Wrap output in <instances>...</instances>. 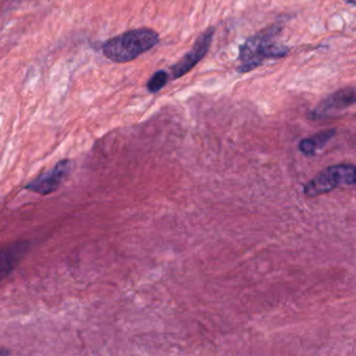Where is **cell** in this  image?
<instances>
[{"instance_id": "6da1fadb", "label": "cell", "mask_w": 356, "mask_h": 356, "mask_svg": "<svg viewBox=\"0 0 356 356\" xmlns=\"http://www.w3.org/2000/svg\"><path fill=\"white\" fill-rule=\"evenodd\" d=\"M281 24H270L249 37L239 47L238 74H247L264 64L266 60L282 59L289 54V47L277 42L276 38L282 31Z\"/></svg>"}, {"instance_id": "7a4b0ae2", "label": "cell", "mask_w": 356, "mask_h": 356, "mask_svg": "<svg viewBox=\"0 0 356 356\" xmlns=\"http://www.w3.org/2000/svg\"><path fill=\"white\" fill-rule=\"evenodd\" d=\"M159 41V34L152 29H135L106 41L102 51L114 63H127L153 49Z\"/></svg>"}, {"instance_id": "3957f363", "label": "cell", "mask_w": 356, "mask_h": 356, "mask_svg": "<svg viewBox=\"0 0 356 356\" xmlns=\"http://www.w3.org/2000/svg\"><path fill=\"white\" fill-rule=\"evenodd\" d=\"M343 185H356L355 164H334L321 170L303 187L307 197H316Z\"/></svg>"}, {"instance_id": "277c9868", "label": "cell", "mask_w": 356, "mask_h": 356, "mask_svg": "<svg viewBox=\"0 0 356 356\" xmlns=\"http://www.w3.org/2000/svg\"><path fill=\"white\" fill-rule=\"evenodd\" d=\"M72 164L65 159L58 162L49 172L39 175L36 179L26 185V189L40 195H49L57 191L67 180L72 172Z\"/></svg>"}, {"instance_id": "5b68a950", "label": "cell", "mask_w": 356, "mask_h": 356, "mask_svg": "<svg viewBox=\"0 0 356 356\" xmlns=\"http://www.w3.org/2000/svg\"><path fill=\"white\" fill-rule=\"evenodd\" d=\"M214 32H216V29L211 26L197 37L193 49L186 55H184V57L176 65L172 66V80L182 78L185 74H188L206 57L210 47H211Z\"/></svg>"}, {"instance_id": "8992f818", "label": "cell", "mask_w": 356, "mask_h": 356, "mask_svg": "<svg viewBox=\"0 0 356 356\" xmlns=\"http://www.w3.org/2000/svg\"><path fill=\"white\" fill-rule=\"evenodd\" d=\"M356 105V86H347L339 89L323 99L310 113L312 120L326 118L335 111H341L346 108Z\"/></svg>"}, {"instance_id": "52a82bcc", "label": "cell", "mask_w": 356, "mask_h": 356, "mask_svg": "<svg viewBox=\"0 0 356 356\" xmlns=\"http://www.w3.org/2000/svg\"><path fill=\"white\" fill-rule=\"evenodd\" d=\"M337 135V129H327V130L321 131L312 136L306 137L302 139L298 145V149L303 154L304 156H314L320 149H322L333 137Z\"/></svg>"}, {"instance_id": "ba28073f", "label": "cell", "mask_w": 356, "mask_h": 356, "mask_svg": "<svg viewBox=\"0 0 356 356\" xmlns=\"http://www.w3.org/2000/svg\"><path fill=\"white\" fill-rule=\"evenodd\" d=\"M29 249V243L26 241H20L13 245H8L1 252V275L3 279L11 274L16 264L24 257L26 250Z\"/></svg>"}, {"instance_id": "9c48e42d", "label": "cell", "mask_w": 356, "mask_h": 356, "mask_svg": "<svg viewBox=\"0 0 356 356\" xmlns=\"http://www.w3.org/2000/svg\"><path fill=\"white\" fill-rule=\"evenodd\" d=\"M170 76L165 70H158L149 79L147 84V89L149 93H157L161 91L168 85Z\"/></svg>"}, {"instance_id": "30bf717a", "label": "cell", "mask_w": 356, "mask_h": 356, "mask_svg": "<svg viewBox=\"0 0 356 356\" xmlns=\"http://www.w3.org/2000/svg\"><path fill=\"white\" fill-rule=\"evenodd\" d=\"M345 1L349 5L356 6V0H345Z\"/></svg>"}, {"instance_id": "8fae6325", "label": "cell", "mask_w": 356, "mask_h": 356, "mask_svg": "<svg viewBox=\"0 0 356 356\" xmlns=\"http://www.w3.org/2000/svg\"><path fill=\"white\" fill-rule=\"evenodd\" d=\"M7 1H12V3H14V1H20V0H7Z\"/></svg>"}]
</instances>
